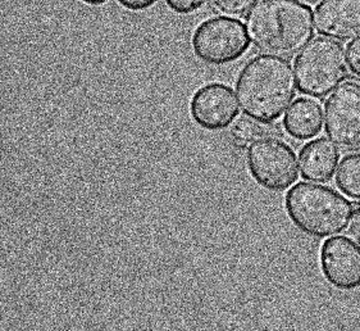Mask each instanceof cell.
Returning a JSON list of instances; mask_svg holds the SVG:
<instances>
[{
	"label": "cell",
	"instance_id": "6da1fadb",
	"mask_svg": "<svg viewBox=\"0 0 360 331\" xmlns=\"http://www.w3.org/2000/svg\"><path fill=\"white\" fill-rule=\"evenodd\" d=\"M295 73L288 59L274 54L252 57L238 73L236 95L248 117L262 123L277 121L296 95Z\"/></svg>",
	"mask_w": 360,
	"mask_h": 331
},
{
	"label": "cell",
	"instance_id": "7a4b0ae2",
	"mask_svg": "<svg viewBox=\"0 0 360 331\" xmlns=\"http://www.w3.org/2000/svg\"><path fill=\"white\" fill-rule=\"evenodd\" d=\"M252 45L266 54L294 57L313 40L314 12L295 0H260L246 15Z\"/></svg>",
	"mask_w": 360,
	"mask_h": 331
},
{
	"label": "cell",
	"instance_id": "3957f363",
	"mask_svg": "<svg viewBox=\"0 0 360 331\" xmlns=\"http://www.w3.org/2000/svg\"><path fill=\"white\" fill-rule=\"evenodd\" d=\"M285 208L296 229L311 238L338 237L353 223V203L324 185L299 182L286 195Z\"/></svg>",
	"mask_w": 360,
	"mask_h": 331
},
{
	"label": "cell",
	"instance_id": "277c9868",
	"mask_svg": "<svg viewBox=\"0 0 360 331\" xmlns=\"http://www.w3.org/2000/svg\"><path fill=\"white\" fill-rule=\"evenodd\" d=\"M347 75L345 48L330 37L311 40L295 58L296 85L305 96L326 98L345 82Z\"/></svg>",
	"mask_w": 360,
	"mask_h": 331
},
{
	"label": "cell",
	"instance_id": "5b68a950",
	"mask_svg": "<svg viewBox=\"0 0 360 331\" xmlns=\"http://www.w3.org/2000/svg\"><path fill=\"white\" fill-rule=\"evenodd\" d=\"M250 43L245 23L230 15L205 20L196 27L191 37L195 56L210 65L236 62L249 51Z\"/></svg>",
	"mask_w": 360,
	"mask_h": 331
},
{
	"label": "cell",
	"instance_id": "8992f818",
	"mask_svg": "<svg viewBox=\"0 0 360 331\" xmlns=\"http://www.w3.org/2000/svg\"><path fill=\"white\" fill-rule=\"evenodd\" d=\"M246 163L252 179L269 192H285L299 179L295 151L277 137L260 139L250 144Z\"/></svg>",
	"mask_w": 360,
	"mask_h": 331
},
{
	"label": "cell",
	"instance_id": "52a82bcc",
	"mask_svg": "<svg viewBox=\"0 0 360 331\" xmlns=\"http://www.w3.org/2000/svg\"><path fill=\"white\" fill-rule=\"evenodd\" d=\"M324 121L327 137L339 149H360V84L345 82L328 96Z\"/></svg>",
	"mask_w": 360,
	"mask_h": 331
},
{
	"label": "cell",
	"instance_id": "ba28073f",
	"mask_svg": "<svg viewBox=\"0 0 360 331\" xmlns=\"http://www.w3.org/2000/svg\"><path fill=\"white\" fill-rule=\"evenodd\" d=\"M236 94L229 85L212 82L198 89L190 101L194 123L208 131L227 129L240 113Z\"/></svg>",
	"mask_w": 360,
	"mask_h": 331
},
{
	"label": "cell",
	"instance_id": "9c48e42d",
	"mask_svg": "<svg viewBox=\"0 0 360 331\" xmlns=\"http://www.w3.org/2000/svg\"><path fill=\"white\" fill-rule=\"evenodd\" d=\"M321 270L326 280L340 290L360 287V246L353 239L332 237L321 248Z\"/></svg>",
	"mask_w": 360,
	"mask_h": 331
},
{
	"label": "cell",
	"instance_id": "30bf717a",
	"mask_svg": "<svg viewBox=\"0 0 360 331\" xmlns=\"http://www.w3.org/2000/svg\"><path fill=\"white\" fill-rule=\"evenodd\" d=\"M318 34L340 42L360 37V0H323L314 12Z\"/></svg>",
	"mask_w": 360,
	"mask_h": 331
},
{
	"label": "cell",
	"instance_id": "8fae6325",
	"mask_svg": "<svg viewBox=\"0 0 360 331\" xmlns=\"http://www.w3.org/2000/svg\"><path fill=\"white\" fill-rule=\"evenodd\" d=\"M300 168L305 180L323 184L332 180L339 167L338 146L326 137H319L300 151Z\"/></svg>",
	"mask_w": 360,
	"mask_h": 331
},
{
	"label": "cell",
	"instance_id": "7c38bea8",
	"mask_svg": "<svg viewBox=\"0 0 360 331\" xmlns=\"http://www.w3.org/2000/svg\"><path fill=\"white\" fill-rule=\"evenodd\" d=\"M324 112L316 98H297L288 107L283 117V127L296 140H309L323 129Z\"/></svg>",
	"mask_w": 360,
	"mask_h": 331
},
{
	"label": "cell",
	"instance_id": "4fadbf2b",
	"mask_svg": "<svg viewBox=\"0 0 360 331\" xmlns=\"http://www.w3.org/2000/svg\"><path fill=\"white\" fill-rule=\"evenodd\" d=\"M230 135L235 144L246 146L260 139L281 137V132L274 125L257 121L252 117H241L231 126Z\"/></svg>",
	"mask_w": 360,
	"mask_h": 331
},
{
	"label": "cell",
	"instance_id": "5bb4252c",
	"mask_svg": "<svg viewBox=\"0 0 360 331\" xmlns=\"http://www.w3.org/2000/svg\"><path fill=\"white\" fill-rule=\"evenodd\" d=\"M336 185L344 194L360 201V154H350L340 162Z\"/></svg>",
	"mask_w": 360,
	"mask_h": 331
},
{
	"label": "cell",
	"instance_id": "9a60e30c",
	"mask_svg": "<svg viewBox=\"0 0 360 331\" xmlns=\"http://www.w3.org/2000/svg\"><path fill=\"white\" fill-rule=\"evenodd\" d=\"M260 0H212L213 7L219 13L230 17H243L248 15Z\"/></svg>",
	"mask_w": 360,
	"mask_h": 331
},
{
	"label": "cell",
	"instance_id": "2e32d148",
	"mask_svg": "<svg viewBox=\"0 0 360 331\" xmlns=\"http://www.w3.org/2000/svg\"><path fill=\"white\" fill-rule=\"evenodd\" d=\"M167 6L179 15H191L207 3V0H165Z\"/></svg>",
	"mask_w": 360,
	"mask_h": 331
},
{
	"label": "cell",
	"instance_id": "e0dca14e",
	"mask_svg": "<svg viewBox=\"0 0 360 331\" xmlns=\"http://www.w3.org/2000/svg\"><path fill=\"white\" fill-rule=\"evenodd\" d=\"M346 54L350 73L360 79V37L347 44Z\"/></svg>",
	"mask_w": 360,
	"mask_h": 331
},
{
	"label": "cell",
	"instance_id": "ac0fdd59",
	"mask_svg": "<svg viewBox=\"0 0 360 331\" xmlns=\"http://www.w3.org/2000/svg\"><path fill=\"white\" fill-rule=\"evenodd\" d=\"M123 8L132 11V12H140L148 8L153 7L158 0H117Z\"/></svg>",
	"mask_w": 360,
	"mask_h": 331
},
{
	"label": "cell",
	"instance_id": "d6986e66",
	"mask_svg": "<svg viewBox=\"0 0 360 331\" xmlns=\"http://www.w3.org/2000/svg\"><path fill=\"white\" fill-rule=\"evenodd\" d=\"M354 209V223H353V232L358 234L360 238V201L353 203Z\"/></svg>",
	"mask_w": 360,
	"mask_h": 331
},
{
	"label": "cell",
	"instance_id": "ffe728a7",
	"mask_svg": "<svg viewBox=\"0 0 360 331\" xmlns=\"http://www.w3.org/2000/svg\"><path fill=\"white\" fill-rule=\"evenodd\" d=\"M295 1L304 4V6H308V7H316V6H319L323 0H295Z\"/></svg>",
	"mask_w": 360,
	"mask_h": 331
},
{
	"label": "cell",
	"instance_id": "44dd1931",
	"mask_svg": "<svg viewBox=\"0 0 360 331\" xmlns=\"http://www.w3.org/2000/svg\"><path fill=\"white\" fill-rule=\"evenodd\" d=\"M81 1H84L89 6H101V4H105L108 0H81Z\"/></svg>",
	"mask_w": 360,
	"mask_h": 331
}]
</instances>
